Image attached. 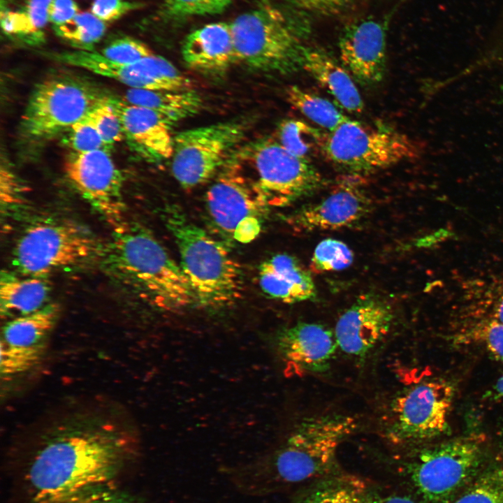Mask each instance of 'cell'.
<instances>
[{"mask_svg": "<svg viewBox=\"0 0 503 503\" xmlns=\"http://www.w3.org/2000/svg\"><path fill=\"white\" fill-rule=\"evenodd\" d=\"M302 68L323 86L342 108L351 113L363 111V101L354 79L347 68L326 50L305 46Z\"/></svg>", "mask_w": 503, "mask_h": 503, "instance_id": "23", "label": "cell"}, {"mask_svg": "<svg viewBox=\"0 0 503 503\" xmlns=\"http://www.w3.org/2000/svg\"><path fill=\"white\" fill-rule=\"evenodd\" d=\"M287 101L312 122L331 131L348 117L328 99L309 92L297 85L286 90Z\"/></svg>", "mask_w": 503, "mask_h": 503, "instance_id": "28", "label": "cell"}, {"mask_svg": "<svg viewBox=\"0 0 503 503\" xmlns=\"http://www.w3.org/2000/svg\"><path fill=\"white\" fill-rule=\"evenodd\" d=\"M258 274L261 289L271 298L291 304L312 300L316 296L310 272L287 254H277L263 261Z\"/></svg>", "mask_w": 503, "mask_h": 503, "instance_id": "21", "label": "cell"}, {"mask_svg": "<svg viewBox=\"0 0 503 503\" xmlns=\"http://www.w3.org/2000/svg\"><path fill=\"white\" fill-rule=\"evenodd\" d=\"M462 340L481 344L492 357L503 361V324L495 319L481 321L462 335Z\"/></svg>", "mask_w": 503, "mask_h": 503, "instance_id": "34", "label": "cell"}, {"mask_svg": "<svg viewBox=\"0 0 503 503\" xmlns=\"http://www.w3.org/2000/svg\"><path fill=\"white\" fill-rule=\"evenodd\" d=\"M353 260V252L345 243L328 238L315 248L309 268L314 273L340 270L349 267Z\"/></svg>", "mask_w": 503, "mask_h": 503, "instance_id": "32", "label": "cell"}, {"mask_svg": "<svg viewBox=\"0 0 503 503\" xmlns=\"http://www.w3.org/2000/svg\"><path fill=\"white\" fill-rule=\"evenodd\" d=\"M55 33L80 50H93L104 36L105 23L92 13H79L71 20L53 26Z\"/></svg>", "mask_w": 503, "mask_h": 503, "instance_id": "30", "label": "cell"}, {"mask_svg": "<svg viewBox=\"0 0 503 503\" xmlns=\"http://www.w3.org/2000/svg\"><path fill=\"white\" fill-rule=\"evenodd\" d=\"M50 291V284L43 277L20 278L10 273H2L0 281L1 316L15 318L40 309L47 305Z\"/></svg>", "mask_w": 503, "mask_h": 503, "instance_id": "25", "label": "cell"}, {"mask_svg": "<svg viewBox=\"0 0 503 503\" xmlns=\"http://www.w3.org/2000/svg\"><path fill=\"white\" fill-rule=\"evenodd\" d=\"M143 6L140 2L129 0H94L91 13L104 22H108L118 20Z\"/></svg>", "mask_w": 503, "mask_h": 503, "instance_id": "41", "label": "cell"}, {"mask_svg": "<svg viewBox=\"0 0 503 503\" xmlns=\"http://www.w3.org/2000/svg\"><path fill=\"white\" fill-rule=\"evenodd\" d=\"M205 203L213 228L230 240L241 220L261 218L268 207L254 180L232 156L215 176Z\"/></svg>", "mask_w": 503, "mask_h": 503, "instance_id": "14", "label": "cell"}, {"mask_svg": "<svg viewBox=\"0 0 503 503\" xmlns=\"http://www.w3.org/2000/svg\"><path fill=\"white\" fill-rule=\"evenodd\" d=\"M108 257L112 270L158 307L175 311L196 302L180 265L145 229H117Z\"/></svg>", "mask_w": 503, "mask_h": 503, "instance_id": "3", "label": "cell"}, {"mask_svg": "<svg viewBox=\"0 0 503 503\" xmlns=\"http://www.w3.org/2000/svg\"><path fill=\"white\" fill-rule=\"evenodd\" d=\"M1 26L6 34L17 36L27 39V42L34 43L43 38V34L34 28L24 10H1Z\"/></svg>", "mask_w": 503, "mask_h": 503, "instance_id": "40", "label": "cell"}, {"mask_svg": "<svg viewBox=\"0 0 503 503\" xmlns=\"http://www.w3.org/2000/svg\"><path fill=\"white\" fill-rule=\"evenodd\" d=\"M165 221L178 248L180 265L196 302L219 307L240 299L243 291L242 268L224 243L190 221L178 207H168Z\"/></svg>", "mask_w": 503, "mask_h": 503, "instance_id": "4", "label": "cell"}, {"mask_svg": "<svg viewBox=\"0 0 503 503\" xmlns=\"http://www.w3.org/2000/svg\"><path fill=\"white\" fill-rule=\"evenodd\" d=\"M124 100L150 109L170 124L196 115L201 108V96L194 91H168L129 89Z\"/></svg>", "mask_w": 503, "mask_h": 503, "instance_id": "26", "label": "cell"}, {"mask_svg": "<svg viewBox=\"0 0 503 503\" xmlns=\"http://www.w3.org/2000/svg\"><path fill=\"white\" fill-rule=\"evenodd\" d=\"M233 157L245 169L268 207H284L319 190L324 184L309 162L291 154L277 140L262 139L239 147Z\"/></svg>", "mask_w": 503, "mask_h": 503, "instance_id": "7", "label": "cell"}, {"mask_svg": "<svg viewBox=\"0 0 503 503\" xmlns=\"http://www.w3.org/2000/svg\"><path fill=\"white\" fill-rule=\"evenodd\" d=\"M43 351V343L29 347H19L8 344L1 340V375H13L27 371L39 361Z\"/></svg>", "mask_w": 503, "mask_h": 503, "instance_id": "33", "label": "cell"}, {"mask_svg": "<svg viewBox=\"0 0 503 503\" xmlns=\"http://www.w3.org/2000/svg\"><path fill=\"white\" fill-rule=\"evenodd\" d=\"M381 495L363 478L333 472L300 490L291 503H377Z\"/></svg>", "mask_w": 503, "mask_h": 503, "instance_id": "24", "label": "cell"}, {"mask_svg": "<svg viewBox=\"0 0 503 503\" xmlns=\"http://www.w3.org/2000/svg\"><path fill=\"white\" fill-rule=\"evenodd\" d=\"M105 97L81 78H46L36 85L28 100L21 121L24 134L41 139L68 130Z\"/></svg>", "mask_w": 503, "mask_h": 503, "instance_id": "9", "label": "cell"}, {"mask_svg": "<svg viewBox=\"0 0 503 503\" xmlns=\"http://www.w3.org/2000/svg\"><path fill=\"white\" fill-rule=\"evenodd\" d=\"M96 252L92 237L66 223L37 224L28 228L13 252L16 268L27 276L44 277L60 268L88 260Z\"/></svg>", "mask_w": 503, "mask_h": 503, "instance_id": "11", "label": "cell"}, {"mask_svg": "<svg viewBox=\"0 0 503 503\" xmlns=\"http://www.w3.org/2000/svg\"><path fill=\"white\" fill-rule=\"evenodd\" d=\"M495 401H503V374L500 376L487 395Z\"/></svg>", "mask_w": 503, "mask_h": 503, "instance_id": "47", "label": "cell"}, {"mask_svg": "<svg viewBox=\"0 0 503 503\" xmlns=\"http://www.w3.org/2000/svg\"><path fill=\"white\" fill-rule=\"evenodd\" d=\"M377 503H416L412 498L403 495H391L381 497Z\"/></svg>", "mask_w": 503, "mask_h": 503, "instance_id": "48", "label": "cell"}, {"mask_svg": "<svg viewBox=\"0 0 503 503\" xmlns=\"http://www.w3.org/2000/svg\"><path fill=\"white\" fill-rule=\"evenodd\" d=\"M232 0H165L163 16L180 18L193 15H212L222 12Z\"/></svg>", "mask_w": 503, "mask_h": 503, "instance_id": "36", "label": "cell"}, {"mask_svg": "<svg viewBox=\"0 0 503 503\" xmlns=\"http://www.w3.org/2000/svg\"><path fill=\"white\" fill-rule=\"evenodd\" d=\"M100 53L107 59L122 64H133L153 54L147 45L129 36L112 40Z\"/></svg>", "mask_w": 503, "mask_h": 503, "instance_id": "37", "label": "cell"}, {"mask_svg": "<svg viewBox=\"0 0 503 503\" xmlns=\"http://www.w3.org/2000/svg\"><path fill=\"white\" fill-rule=\"evenodd\" d=\"M66 503H136L110 482L88 488L70 499Z\"/></svg>", "mask_w": 503, "mask_h": 503, "instance_id": "39", "label": "cell"}, {"mask_svg": "<svg viewBox=\"0 0 503 503\" xmlns=\"http://www.w3.org/2000/svg\"><path fill=\"white\" fill-rule=\"evenodd\" d=\"M245 127L226 122L188 129L174 137L172 173L186 189L215 177L244 138Z\"/></svg>", "mask_w": 503, "mask_h": 503, "instance_id": "10", "label": "cell"}, {"mask_svg": "<svg viewBox=\"0 0 503 503\" xmlns=\"http://www.w3.org/2000/svg\"><path fill=\"white\" fill-rule=\"evenodd\" d=\"M59 312L57 304H47L34 312L13 318L3 328L2 341L19 347L41 344L53 328Z\"/></svg>", "mask_w": 503, "mask_h": 503, "instance_id": "27", "label": "cell"}, {"mask_svg": "<svg viewBox=\"0 0 503 503\" xmlns=\"http://www.w3.org/2000/svg\"><path fill=\"white\" fill-rule=\"evenodd\" d=\"M303 10L315 14L332 15L344 9L351 0H288Z\"/></svg>", "mask_w": 503, "mask_h": 503, "instance_id": "42", "label": "cell"}, {"mask_svg": "<svg viewBox=\"0 0 503 503\" xmlns=\"http://www.w3.org/2000/svg\"><path fill=\"white\" fill-rule=\"evenodd\" d=\"M369 198L359 189L342 186L319 203L302 207L288 218L300 232H312L347 227L369 212Z\"/></svg>", "mask_w": 503, "mask_h": 503, "instance_id": "19", "label": "cell"}, {"mask_svg": "<svg viewBox=\"0 0 503 503\" xmlns=\"http://www.w3.org/2000/svg\"><path fill=\"white\" fill-rule=\"evenodd\" d=\"M22 189L15 177L7 169L1 171V203L6 207L18 204Z\"/></svg>", "mask_w": 503, "mask_h": 503, "instance_id": "43", "label": "cell"}, {"mask_svg": "<svg viewBox=\"0 0 503 503\" xmlns=\"http://www.w3.org/2000/svg\"><path fill=\"white\" fill-rule=\"evenodd\" d=\"M53 0H29L24 11L34 28L43 34V29L49 21V9Z\"/></svg>", "mask_w": 503, "mask_h": 503, "instance_id": "45", "label": "cell"}, {"mask_svg": "<svg viewBox=\"0 0 503 503\" xmlns=\"http://www.w3.org/2000/svg\"><path fill=\"white\" fill-rule=\"evenodd\" d=\"M483 457L481 442L455 439L421 451L407 473L425 503H452L476 479Z\"/></svg>", "mask_w": 503, "mask_h": 503, "instance_id": "8", "label": "cell"}, {"mask_svg": "<svg viewBox=\"0 0 503 503\" xmlns=\"http://www.w3.org/2000/svg\"><path fill=\"white\" fill-rule=\"evenodd\" d=\"M128 439L112 430L66 432L45 444L28 472L34 503H66L80 492L110 482L130 453Z\"/></svg>", "mask_w": 503, "mask_h": 503, "instance_id": "1", "label": "cell"}, {"mask_svg": "<svg viewBox=\"0 0 503 503\" xmlns=\"http://www.w3.org/2000/svg\"><path fill=\"white\" fill-rule=\"evenodd\" d=\"M493 319L503 324V292L495 301L493 308Z\"/></svg>", "mask_w": 503, "mask_h": 503, "instance_id": "49", "label": "cell"}, {"mask_svg": "<svg viewBox=\"0 0 503 503\" xmlns=\"http://www.w3.org/2000/svg\"><path fill=\"white\" fill-rule=\"evenodd\" d=\"M452 503H503V466L483 472Z\"/></svg>", "mask_w": 503, "mask_h": 503, "instance_id": "31", "label": "cell"}, {"mask_svg": "<svg viewBox=\"0 0 503 503\" xmlns=\"http://www.w3.org/2000/svg\"><path fill=\"white\" fill-rule=\"evenodd\" d=\"M236 61L264 72L289 73L302 68L300 34L277 8L263 5L231 24Z\"/></svg>", "mask_w": 503, "mask_h": 503, "instance_id": "5", "label": "cell"}, {"mask_svg": "<svg viewBox=\"0 0 503 503\" xmlns=\"http://www.w3.org/2000/svg\"><path fill=\"white\" fill-rule=\"evenodd\" d=\"M393 319L391 307L380 297L360 296L336 323L337 346L346 353L363 357L388 333Z\"/></svg>", "mask_w": 503, "mask_h": 503, "instance_id": "17", "label": "cell"}, {"mask_svg": "<svg viewBox=\"0 0 503 503\" xmlns=\"http://www.w3.org/2000/svg\"><path fill=\"white\" fill-rule=\"evenodd\" d=\"M79 13V7L73 0H53L49 9V21L53 26L59 25Z\"/></svg>", "mask_w": 503, "mask_h": 503, "instance_id": "44", "label": "cell"}, {"mask_svg": "<svg viewBox=\"0 0 503 503\" xmlns=\"http://www.w3.org/2000/svg\"><path fill=\"white\" fill-rule=\"evenodd\" d=\"M454 391L444 380L416 385L396 398L392 404L388 437L396 443L431 439L446 431Z\"/></svg>", "mask_w": 503, "mask_h": 503, "instance_id": "12", "label": "cell"}, {"mask_svg": "<svg viewBox=\"0 0 503 503\" xmlns=\"http://www.w3.org/2000/svg\"><path fill=\"white\" fill-rule=\"evenodd\" d=\"M275 344L288 365L316 373L328 370L338 347L335 335L328 328L305 322L281 330Z\"/></svg>", "mask_w": 503, "mask_h": 503, "instance_id": "18", "label": "cell"}, {"mask_svg": "<svg viewBox=\"0 0 503 503\" xmlns=\"http://www.w3.org/2000/svg\"><path fill=\"white\" fill-rule=\"evenodd\" d=\"M124 136L140 153L153 160L173 156L174 137L170 124L159 113L124 100L111 98Z\"/></svg>", "mask_w": 503, "mask_h": 503, "instance_id": "20", "label": "cell"}, {"mask_svg": "<svg viewBox=\"0 0 503 503\" xmlns=\"http://www.w3.org/2000/svg\"><path fill=\"white\" fill-rule=\"evenodd\" d=\"M90 113L105 147L115 145L123 138L124 135L122 122L111 98L106 96Z\"/></svg>", "mask_w": 503, "mask_h": 503, "instance_id": "35", "label": "cell"}, {"mask_svg": "<svg viewBox=\"0 0 503 503\" xmlns=\"http://www.w3.org/2000/svg\"><path fill=\"white\" fill-rule=\"evenodd\" d=\"M182 54L187 66L195 71H224L236 61L231 24L211 23L193 31L184 40Z\"/></svg>", "mask_w": 503, "mask_h": 503, "instance_id": "22", "label": "cell"}, {"mask_svg": "<svg viewBox=\"0 0 503 503\" xmlns=\"http://www.w3.org/2000/svg\"><path fill=\"white\" fill-rule=\"evenodd\" d=\"M386 29L385 22L367 17L349 24L340 35L342 64L361 85L378 84L384 77Z\"/></svg>", "mask_w": 503, "mask_h": 503, "instance_id": "15", "label": "cell"}, {"mask_svg": "<svg viewBox=\"0 0 503 503\" xmlns=\"http://www.w3.org/2000/svg\"><path fill=\"white\" fill-rule=\"evenodd\" d=\"M356 425L346 415L307 418L275 451L230 469L228 479L240 493L263 497L333 473L339 446Z\"/></svg>", "mask_w": 503, "mask_h": 503, "instance_id": "2", "label": "cell"}, {"mask_svg": "<svg viewBox=\"0 0 503 503\" xmlns=\"http://www.w3.org/2000/svg\"><path fill=\"white\" fill-rule=\"evenodd\" d=\"M321 152L337 168L365 175L419 156L407 135L385 124L371 126L347 119L325 134Z\"/></svg>", "mask_w": 503, "mask_h": 503, "instance_id": "6", "label": "cell"}, {"mask_svg": "<svg viewBox=\"0 0 503 503\" xmlns=\"http://www.w3.org/2000/svg\"><path fill=\"white\" fill-rule=\"evenodd\" d=\"M52 56L64 64L115 79L131 89L165 90L173 80L170 63L154 54L128 64L112 62L94 50L62 52Z\"/></svg>", "mask_w": 503, "mask_h": 503, "instance_id": "16", "label": "cell"}, {"mask_svg": "<svg viewBox=\"0 0 503 503\" xmlns=\"http://www.w3.org/2000/svg\"><path fill=\"white\" fill-rule=\"evenodd\" d=\"M65 171L74 188L97 212L117 226L124 212L123 177L105 149L86 153L73 152L65 163Z\"/></svg>", "mask_w": 503, "mask_h": 503, "instance_id": "13", "label": "cell"}, {"mask_svg": "<svg viewBox=\"0 0 503 503\" xmlns=\"http://www.w3.org/2000/svg\"><path fill=\"white\" fill-rule=\"evenodd\" d=\"M90 112L68 130V142L73 152L86 153L105 147Z\"/></svg>", "mask_w": 503, "mask_h": 503, "instance_id": "38", "label": "cell"}, {"mask_svg": "<svg viewBox=\"0 0 503 503\" xmlns=\"http://www.w3.org/2000/svg\"><path fill=\"white\" fill-rule=\"evenodd\" d=\"M261 228V218L255 216L247 217L236 226L233 232V240L242 243L250 242L258 236Z\"/></svg>", "mask_w": 503, "mask_h": 503, "instance_id": "46", "label": "cell"}, {"mask_svg": "<svg viewBox=\"0 0 503 503\" xmlns=\"http://www.w3.org/2000/svg\"><path fill=\"white\" fill-rule=\"evenodd\" d=\"M277 141L296 156L309 161L319 149L321 151L324 136L321 131L298 119L282 121L277 128Z\"/></svg>", "mask_w": 503, "mask_h": 503, "instance_id": "29", "label": "cell"}]
</instances>
